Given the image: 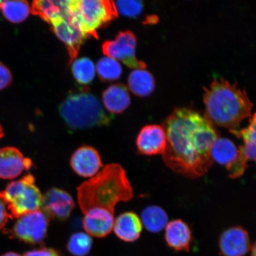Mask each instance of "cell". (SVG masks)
Listing matches in <instances>:
<instances>
[{"label": "cell", "instance_id": "4316f807", "mask_svg": "<svg viewBox=\"0 0 256 256\" xmlns=\"http://www.w3.org/2000/svg\"><path fill=\"white\" fill-rule=\"evenodd\" d=\"M118 14L135 18L142 14L144 4L140 0H122L113 2Z\"/></svg>", "mask_w": 256, "mask_h": 256}, {"label": "cell", "instance_id": "277c9868", "mask_svg": "<svg viewBox=\"0 0 256 256\" xmlns=\"http://www.w3.org/2000/svg\"><path fill=\"white\" fill-rule=\"evenodd\" d=\"M60 116L71 129L108 126L111 117L94 96L83 90L67 96L59 108Z\"/></svg>", "mask_w": 256, "mask_h": 256}, {"label": "cell", "instance_id": "5b68a950", "mask_svg": "<svg viewBox=\"0 0 256 256\" xmlns=\"http://www.w3.org/2000/svg\"><path fill=\"white\" fill-rule=\"evenodd\" d=\"M70 12L86 38H97V30L118 17L113 1L71 0Z\"/></svg>", "mask_w": 256, "mask_h": 256}, {"label": "cell", "instance_id": "9c48e42d", "mask_svg": "<svg viewBox=\"0 0 256 256\" xmlns=\"http://www.w3.org/2000/svg\"><path fill=\"white\" fill-rule=\"evenodd\" d=\"M74 206V201L68 192L53 188L44 195L40 209L49 218L64 220L68 218Z\"/></svg>", "mask_w": 256, "mask_h": 256}, {"label": "cell", "instance_id": "6da1fadb", "mask_svg": "<svg viewBox=\"0 0 256 256\" xmlns=\"http://www.w3.org/2000/svg\"><path fill=\"white\" fill-rule=\"evenodd\" d=\"M167 145L162 159L176 174L188 178L206 175L214 164L211 150L219 134L206 118L186 108H176L162 126Z\"/></svg>", "mask_w": 256, "mask_h": 256}, {"label": "cell", "instance_id": "44dd1931", "mask_svg": "<svg viewBox=\"0 0 256 256\" xmlns=\"http://www.w3.org/2000/svg\"><path fill=\"white\" fill-rule=\"evenodd\" d=\"M128 82L130 90L140 97H146L154 90V78L146 69H134L128 76Z\"/></svg>", "mask_w": 256, "mask_h": 256}, {"label": "cell", "instance_id": "f546056e", "mask_svg": "<svg viewBox=\"0 0 256 256\" xmlns=\"http://www.w3.org/2000/svg\"><path fill=\"white\" fill-rule=\"evenodd\" d=\"M24 256H60V254L53 248H41L25 252Z\"/></svg>", "mask_w": 256, "mask_h": 256}, {"label": "cell", "instance_id": "cb8c5ba5", "mask_svg": "<svg viewBox=\"0 0 256 256\" xmlns=\"http://www.w3.org/2000/svg\"><path fill=\"white\" fill-rule=\"evenodd\" d=\"M99 78L106 82H114L119 79L122 73V68L118 60L107 56L102 58L96 64Z\"/></svg>", "mask_w": 256, "mask_h": 256}, {"label": "cell", "instance_id": "8fae6325", "mask_svg": "<svg viewBox=\"0 0 256 256\" xmlns=\"http://www.w3.org/2000/svg\"><path fill=\"white\" fill-rule=\"evenodd\" d=\"M136 144L138 150L142 155H162L167 145V137L162 126L148 124L140 130Z\"/></svg>", "mask_w": 256, "mask_h": 256}, {"label": "cell", "instance_id": "52a82bcc", "mask_svg": "<svg viewBox=\"0 0 256 256\" xmlns=\"http://www.w3.org/2000/svg\"><path fill=\"white\" fill-rule=\"evenodd\" d=\"M49 218L41 210L18 218L10 236L30 244H39L46 239Z\"/></svg>", "mask_w": 256, "mask_h": 256}, {"label": "cell", "instance_id": "83f0119b", "mask_svg": "<svg viewBox=\"0 0 256 256\" xmlns=\"http://www.w3.org/2000/svg\"><path fill=\"white\" fill-rule=\"evenodd\" d=\"M9 218L12 219V217L8 210L7 202L1 192H0V230L4 228L8 222Z\"/></svg>", "mask_w": 256, "mask_h": 256}, {"label": "cell", "instance_id": "7402d4cb", "mask_svg": "<svg viewBox=\"0 0 256 256\" xmlns=\"http://www.w3.org/2000/svg\"><path fill=\"white\" fill-rule=\"evenodd\" d=\"M140 220L142 226L148 232L156 233L166 228L168 223V216L167 212L162 208L152 206L142 210Z\"/></svg>", "mask_w": 256, "mask_h": 256}, {"label": "cell", "instance_id": "d6a6232c", "mask_svg": "<svg viewBox=\"0 0 256 256\" xmlns=\"http://www.w3.org/2000/svg\"><path fill=\"white\" fill-rule=\"evenodd\" d=\"M4 136V131H3L2 128L1 126H0V139Z\"/></svg>", "mask_w": 256, "mask_h": 256}, {"label": "cell", "instance_id": "ba28073f", "mask_svg": "<svg viewBox=\"0 0 256 256\" xmlns=\"http://www.w3.org/2000/svg\"><path fill=\"white\" fill-rule=\"evenodd\" d=\"M136 38L130 30L121 32L114 40H108L102 46L106 56L122 62L129 68L146 69V64L136 56Z\"/></svg>", "mask_w": 256, "mask_h": 256}, {"label": "cell", "instance_id": "d4e9b609", "mask_svg": "<svg viewBox=\"0 0 256 256\" xmlns=\"http://www.w3.org/2000/svg\"><path fill=\"white\" fill-rule=\"evenodd\" d=\"M72 70L74 76L80 84H90L94 80L96 67L94 62L88 58L76 59L72 62Z\"/></svg>", "mask_w": 256, "mask_h": 256}, {"label": "cell", "instance_id": "484cf974", "mask_svg": "<svg viewBox=\"0 0 256 256\" xmlns=\"http://www.w3.org/2000/svg\"><path fill=\"white\" fill-rule=\"evenodd\" d=\"M92 240L90 236L84 232L74 234L70 238L67 248L76 256H86L92 247Z\"/></svg>", "mask_w": 256, "mask_h": 256}, {"label": "cell", "instance_id": "5bb4252c", "mask_svg": "<svg viewBox=\"0 0 256 256\" xmlns=\"http://www.w3.org/2000/svg\"><path fill=\"white\" fill-rule=\"evenodd\" d=\"M219 246L224 256H244L252 246L248 232L241 226L226 230L220 236Z\"/></svg>", "mask_w": 256, "mask_h": 256}, {"label": "cell", "instance_id": "f1b7e54d", "mask_svg": "<svg viewBox=\"0 0 256 256\" xmlns=\"http://www.w3.org/2000/svg\"><path fill=\"white\" fill-rule=\"evenodd\" d=\"M12 80L10 71L4 64L0 62V90L8 87Z\"/></svg>", "mask_w": 256, "mask_h": 256}, {"label": "cell", "instance_id": "9a60e30c", "mask_svg": "<svg viewBox=\"0 0 256 256\" xmlns=\"http://www.w3.org/2000/svg\"><path fill=\"white\" fill-rule=\"evenodd\" d=\"M70 4L71 0H37L32 2L30 12L53 25L70 14Z\"/></svg>", "mask_w": 256, "mask_h": 256}, {"label": "cell", "instance_id": "ac0fdd59", "mask_svg": "<svg viewBox=\"0 0 256 256\" xmlns=\"http://www.w3.org/2000/svg\"><path fill=\"white\" fill-rule=\"evenodd\" d=\"M106 108L111 114H119L126 110L130 105V96L126 85L117 83L108 87L102 94Z\"/></svg>", "mask_w": 256, "mask_h": 256}, {"label": "cell", "instance_id": "4dcf8cb0", "mask_svg": "<svg viewBox=\"0 0 256 256\" xmlns=\"http://www.w3.org/2000/svg\"><path fill=\"white\" fill-rule=\"evenodd\" d=\"M2 256H21L20 254H17V252H6L4 254H3Z\"/></svg>", "mask_w": 256, "mask_h": 256}, {"label": "cell", "instance_id": "4fadbf2b", "mask_svg": "<svg viewBox=\"0 0 256 256\" xmlns=\"http://www.w3.org/2000/svg\"><path fill=\"white\" fill-rule=\"evenodd\" d=\"M33 166L30 158H25L18 148L8 146L0 149V178L12 179L18 178Z\"/></svg>", "mask_w": 256, "mask_h": 256}, {"label": "cell", "instance_id": "d6986e66", "mask_svg": "<svg viewBox=\"0 0 256 256\" xmlns=\"http://www.w3.org/2000/svg\"><path fill=\"white\" fill-rule=\"evenodd\" d=\"M256 114L250 120L248 128L242 130H230V132L243 140V145L238 148V160L242 164L248 166L249 161L256 162Z\"/></svg>", "mask_w": 256, "mask_h": 256}, {"label": "cell", "instance_id": "7a4b0ae2", "mask_svg": "<svg viewBox=\"0 0 256 256\" xmlns=\"http://www.w3.org/2000/svg\"><path fill=\"white\" fill-rule=\"evenodd\" d=\"M134 197L133 188L126 170L117 163L105 166L101 171L78 188V199L83 214L114 213L116 204Z\"/></svg>", "mask_w": 256, "mask_h": 256}, {"label": "cell", "instance_id": "7c38bea8", "mask_svg": "<svg viewBox=\"0 0 256 256\" xmlns=\"http://www.w3.org/2000/svg\"><path fill=\"white\" fill-rule=\"evenodd\" d=\"M70 164L76 174L86 178L94 177L103 167L98 152L88 146L80 147L73 153Z\"/></svg>", "mask_w": 256, "mask_h": 256}, {"label": "cell", "instance_id": "2e32d148", "mask_svg": "<svg viewBox=\"0 0 256 256\" xmlns=\"http://www.w3.org/2000/svg\"><path fill=\"white\" fill-rule=\"evenodd\" d=\"M165 239L170 248L175 251H190L192 236L191 230L181 220H174L166 227Z\"/></svg>", "mask_w": 256, "mask_h": 256}, {"label": "cell", "instance_id": "1f68e13d", "mask_svg": "<svg viewBox=\"0 0 256 256\" xmlns=\"http://www.w3.org/2000/svg\"><path fill=\"white\" fill-rule=\"evenodd\" d=\"M252 256H256V243L251 246Z\"/></svg>", "mask_w": 256, "mask_h": 256}, {"label": "cell", "instance_id": "e0dca14e", "mask_svg": "<svg viewBox=\"0 0 256 256\" xmlns=\"http://www.w3.org/2000/svg\"><path fill=\"white\" fill-rule=\"evenodd\" d=\"M143 226L140 218L133 212L120 214L114 220V233L122 240L126 242H134L140 238Z\"/></svg>", "mask_w": 256, "mask_h": 256}, {"label": "cell", "instance_id": "3957f363", "mask_svg": "<svg viewBox=\"0 0 256 256\" xmlns=\"http://www.w3.org/2000/svg\"><path fill=\"white\" fill-rule=\"evenodd\" d=\"M204 118L218 126L236 130L242 122L252 116L254 108L246 92L224 78L214 79L204 88Z\"/></svg>", "mask_w": 256, "mask_h": 256}, {"label": "cell", "instance_id": "30bf717a", "mask_svg": "<svg viewBox=\"0 0 256 256\" xmlns=\"http://www.w3.org/2000/svg\"><path fill=\"white\" fill-rule=\"evenodd\" d=\"M56 36L66 44L72 63L78 56L80 48L86 37L71 12L62 20L52 25Z\"/></svg>", "mask_w": 256, "mask_h": 256}, {"label": "cell", "instance_id": "8992f818", "mask_svg": "<svg viewBox=\"0 0 256 256\" xmlns=\"http://www.w3.org/2000/svg\"><path fill=\"white\" fill-rule=\"evenodd\" d=\"M2 192L12 219L18 218L40 210L43 196L35 184L34 176L31 174L8 184L5 190Z\"/></svg>", "mask_w": 256, "mask_h": 256}, {"label": "cell", "instance_id": "603a6c76", "mask_svg": "<svg viewBox=\"0 0 256 256\" xmlns=\"http://www.w3.org/2000/svg\"><path fill=\"white\" fill-rule=\"evenodd\" d=\"M0 10L4 18L12 24L22 23L30 12V6L26 1H1Z\"/></svg>", "mask_w": 256, "mask_h": 256}, {"label": "cell", "instance_id": "ffe728a7", "mask_svg": "<svg viewBox=\"0 0 256 256\" xmlns=\"http://www.w3.org/2000/svg\"><path fill=\"white\" fill-rule=\"evenodd\" d=\"M238 154V148L234 143L226 138H218L211 150V156L214 162L225 166L227 170L234 164Z\"/></svg>", "mask_w": 256, "mask_h": 256}]
</instances>
